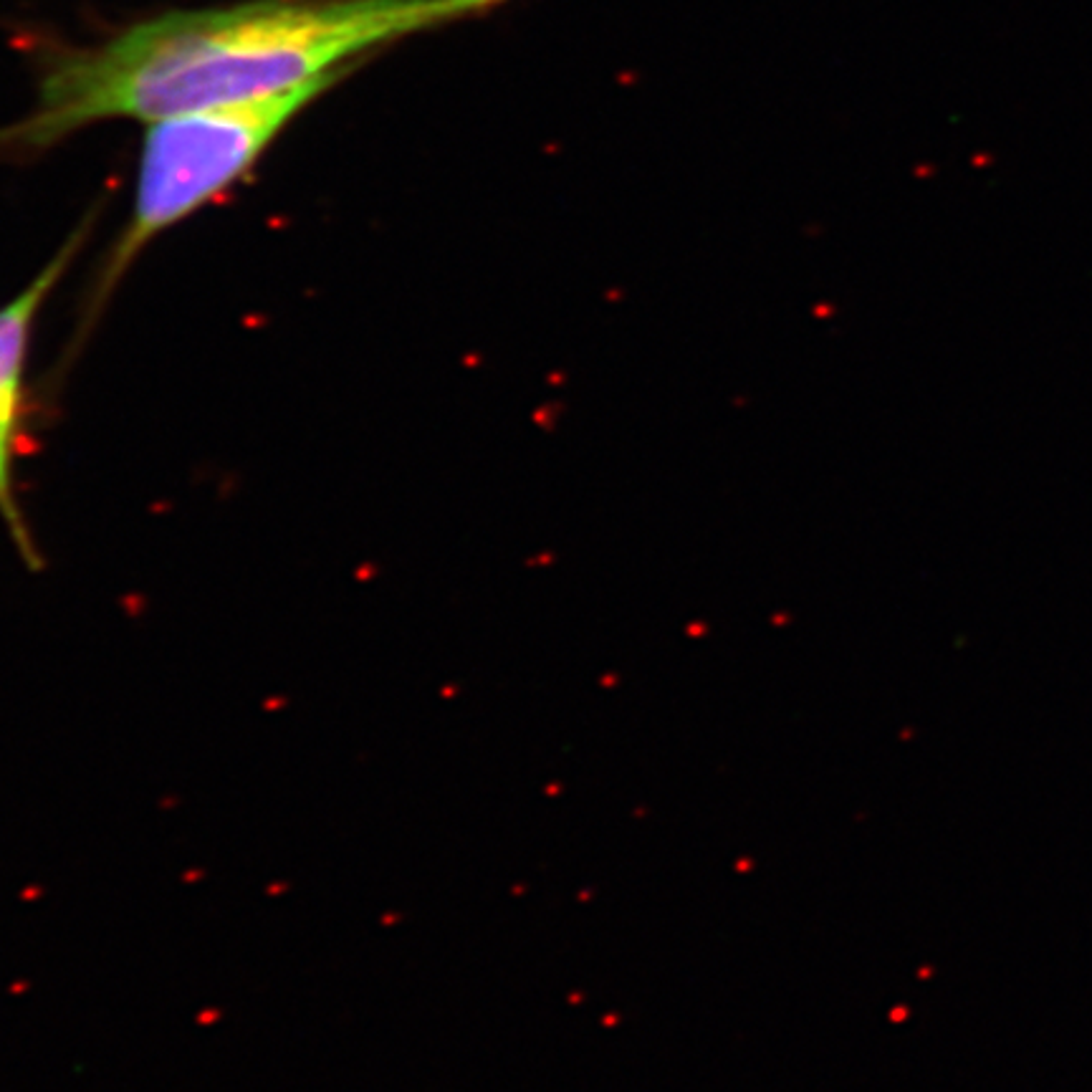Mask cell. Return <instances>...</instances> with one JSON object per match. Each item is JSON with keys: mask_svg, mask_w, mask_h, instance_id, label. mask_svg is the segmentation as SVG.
Returning <instances> with one entry per match:
<instances>
[{"mask_svg": "<svg viewBox=\"0 0 1092 1092\" xmlns=\"http://www.w3.org/2000/svg\"><path fill=\"white\" fill-rule=\"evenodd\" d=\"M501 0H253L175 11L46 68L38 102L0 132V155L34 157L109 119L157 122L253 102L369 51Z\"/></svg>", "mask_w": 1092, "mask_h": 1092, "instance_id": "cell-1", "label": "cell"}, {"mask_svg": "<svg viewBox=\"0 0 1092 1092\" xmlns=\"http://www.w3.org/2000/svg\"><path fill=\"white\" fill-rule=\"evenodd\" d=\"M89 225L79 228L56 256L36 273L21 293L0 306V521L6 526L11 542L21 562L31 571L43 570V554L31 534V523L23 514L18 498V475L15 469L31 441V397H28V357L34 342L36 321L43 306L68 273L74 258L87 243Z\"/></svg>", "mask_w": 1092, "mask_h": 1092, "instance_id": "cell-3", "label": "cell"}, {"mask_svg": "<svg viewBox=\"0 0 1092 1092\" xmlns=\"http://www.w3.org/2000/svg\"><path fill=\"white\" fill-rule=\"evenodd\" d=\"M344 74L346 68H340L253 102L197 109L150 124L132 216L91 281L76 344L94 329L147 245L243 180L293 116Z\"/></svg>", "mask_w": 1092, "mask_h": 1092, "instance_id": "cell-2", "label": "cell"}]
</instances>
